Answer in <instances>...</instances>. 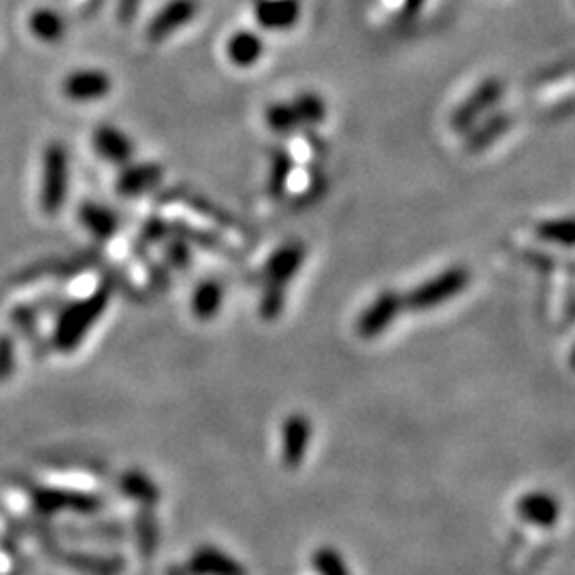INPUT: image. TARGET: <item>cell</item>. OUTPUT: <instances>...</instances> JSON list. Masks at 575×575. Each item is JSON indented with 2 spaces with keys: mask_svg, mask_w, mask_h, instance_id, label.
<instances>
[{
  "mask_svg": "<svg viewBox=\"0 0 575 575\" xmlns=\"http://www.w3.org/2000/svg\"><path fill=\"white\" fill-rule=\"evenodd\" d=\"M111 299V288L101 286L90 297L64 307L54 331V345L60 352H71L81 343L96 320L105 314Z\"/></svg>",
  "mask_w": 575,
  "mask_h": 575,
  "instance_id": "obj_1",
  "label": "cell"
},
{
  "mask_svg": "<svg viewBox=\"0 0 575 575\" xmlns=\"http://www.w3.org/2000/svg\"><path fill=\"white\" fill-rule=\"evenodd\" d=\"M41 192L39 207L45 216H56L62 211L69 196V152L62 143L54 141L43 150L41 160Z\"/></svg>",
  "mask_w": 575,
  "mask_h": 575,
  "instance_id": "obj_2",
  "label": "cell"
},
{
  "mask_svg": "<svg viewBox=\"0 0 575 575\" xmlns=\"http://www.w3.org/2000/svg\"><path fill=\"white\" fill-rule=\"evenodd\" d=\"M471 282V273L465 267H450L439 275L426 279L412 292L405 294L403 303L409 311H431L437 305L456 299Z\"/></svg>",
  "mask_w": 575,
  "mask_h": 575,
  "instance_id": "obj_3",
  "label": "cell"
},
{
  "mask_svg": "<svg viewBox=\"0 0 575 575\" xmlns=\"http://www.w3.org/2000/svg\"><path fill=\"white\" fill-rule=\"evenodd\" d=\"M505 94V84L499 77L482 79L475 90L450 115V128L454 133H467L484 115H490Z\"/></svg>",
  "mask_w": 575,
  "mask_h": 575,
  "instance_id": "obj_4",
  "label": "cell"
},
{
  "mask_svg": "<svg viewBox=\"0 0 575 575\" xmlns=\"http://www.w3.org/2000/svg\"><path fill=\"white\" fill-rule=\"evenodd\" d=\"M405 309L403 297L397 290H384L377 294L375 301L358 316L356 320V333L363 339H375L386 333L390 324L399 318Z\"/></svg>",
  "mask_w": 575,
  "mask_h": 575,
  "instance_id": "obj_5",
  "label": "cell"
},
{
  "mask_svg": "<svg viewBox=\"0 0 575 575\" xmlns=\"http://www.w3.org/2000/svg\"><path fill=\"white\" fill-rule=\"evenodd\" d=\"M32 503L41 514H56L71 509L77 514H96L103 507V499L86 492H73L62 488H37L32 490Z\"/></svg>",
  "mask_w": 575,
  "mask_h": 575,
  "instance_id": "obj_6",
  "label": "cell"
},
{
  "mask_svg": "<svg viewBox=\"0 0 575 575\" xmlns=\"http://www.w3.org/2000/svg\"><path fill=\"white\" fill-rule=\"evenodd\" d=\"M305 256L307 248L301 241H288L284 245H279L265 265V288L286 292L288 284L301 271Z\"/></svg>",
  "mask_w": 575,
  "mask_h": 575,
  "instance_id": "obj_7",
  "label": "cell"
},
{
  "mask_svg": "<svg viewBox=\"0 0 575 575\" xmlns=\"http://www.w3.org/2000/svg\"><path fill=\"white\" fill-rule=\"evenodd\" d=\"M196 13H199V3L196 0H171L169 5H164L154 20L147 26V39L152 43H162L169 39L175 30L188 26Z\"/></svg>",
  "mask_w": 575,
  "mask_h": 575,
  "instance_id": "obj_8",
  "label": "cell"
},
{
  "mask_svg": "<svg viewBox=\"0 0 575 575\" xmlns=\"http://www.w3.org/2000/svg\"><path fill=\"white\" fill-rule=\"evenodd\" d=\"M520 520L539 529H552L561 520V501L546 490H533L516 501Z\"/></svg>",
  "mask_w": 575,
  "mask_h": 575,
  "instance_id": "obj_9",
  "label": "cell"
},
{
  "mask_svg": "<svg viewBox=\"0 0 575 575\" xmlns=\"http://www.w3.org/2000/svg\"><path fill=\"white\" fill-rule=\"evenodd\" d=\"M92 147L105 162L115 167H126L135 156V143L118 126L101 124L92 133Z\"/></svg>",
  "mask_w": 575,
  "mask_h": 575,
  "instance_id": "obj_10",
  "label": "cell"
},
{
  "mask_svg": "<svg viewBox=\"0 0 575 575\" xmlns=\"http://www.w3.org/2000/svg\"><path fill=\"white\" fill-rule=\"evenodd\" d=\"M311 422L305 414H292L282 426V463L286 469H299L309 450Z\"/></svg>",
  "mask_w": 575,
  "mask_h": 575,
  "instance_id": "obj_11",
  "label": "cell"
},
{
  "mask_svg": "<svg viewBox=\"0 0 575 575\" xmlns=\"http://www.w3.org/2000/svg\"><path fill=\"white\" fill-rule=\"evenodd\" d=\"M111 88H113L111 77L105 71L98 69L73 71L62 84L64 96L71 98L75 103L98 101V98H105L111 92Z\"/></svg>",
  "mask_w": 575,
  "mask_h": 575,
  "instance_id": "obj_12",
  "label": "cell"
},
{
  "mask_svg": "<svg viewBox=\"0 0 575 575\" xmlns=\"http://www.w3.org/2000/svg\"><path fill=\"white\" fill-rule=\"evenodd\" d=\"M188 575H248L237 558L228 556L216 546L196 548L186 565Z\"/></svg>",
  "mask_w": 575,
  "mask_h": 575,
  "instance_id": "obj_13",
  "label": "cell"
},
{
  "mask_svg": "<svg viewBox=\"0 0 575 575\" xmlns=\"http://www.w3.org/2000/svg\"><path fill=\"white\" fill-rule=\"evenodd\" d=\"M164 175V169L156 162H139V164H128L118 175V188L120 196H141L145 192H150L160 184V179Z\"/></svg>",
  "mask_w": 575,
  "mask_h": 575,
  "instance_id": "obj_14",
  "label": "cell"
},
{
  "mask_svg": "<svg viewBox=\"0 0 575 575\" xmlns=\"http://www.w3.org/2000/svg\"><path fill=\"white\" fill-rule=\"evenodd\" d=\"M301 20V0H258L256 22L265 30H290Z\"/></svg>",
  "mask_w": 575,
  "mask_h": 575,
  "instance_id": "obj_15",
  "label": "cell"
},
{
  "mask_svg": "<svg viewBox=\"0 0 575 575\" xmlns=\"http://www.w3.org/2000/svg\"><path fill=\"white\" fill-rule=\"evenodd\" d=\"M512 124H514V118H512V113H507V111L486 115V120H480L473 128L467 130L469 133L467 143H465L467 152L478 154L486 150V147H490L497 139H501L507 130L512 128Z\"/></svg>",
  "mask_w": 575,
  "mask_h": 575,
  "instance_id": "obj_16",
  "label": "cell"
},
{
  "mask_svg": "<svg viewBox=\"0 0 575 575\" xmlns=\"http://www.w3.org/2000/svg\"><path fill=\"white\" fill-rule=\"evenodd\" d=\"M77 216H79L81 226H84L92 237L101 239V241L111 239L120 228L118 213L105 207L103 203H94V201L81 203Z\"/></svg>",
  "mask_w": 575,
  "mask_h": 575,
  "instance_id": "obj_17",
  "label": "cell"
},
{
  "mask_svg": "<svg viewBox=\"0 0 575 575\" xmlns=\"http://www.w3.org/2000/svg\"><path fill=\"white\" fill-rule=\"evenodd\" d=\"M226 56L235 67L248 69L265 56V41L252 30H239L226 43Z\"/></svg>",
  "mask_w": 575,
  "mask_h": 575,
  "instance_id": "obj_18",
  "label": "cell"
},
{
  "mask_svg": "<svg viewBox=\"0 0 575 575\" xmlns=\"http://www.w3.org/2000/svg\"><path fill=\"white\" fill-rule=\"evenodd\" d=\"M120 490L126 499L139 503L141 507L152 509L160 501L158 484L150 478V475L139 471V469H130V471L122 473Z\"/></svg>",
  "mask_w": 575,
  "mask_h": 575,
  "instance_id": "obj_19",
  "label": "cell"
},
{
  "mask_svg": "<svg viewBox=\"0 0 575 575\" xmlns=\"http://www.w3.org/2000/svg\"><path fill=\"white\" fill-rule=\"evenodd\" d=\"M222 303H224V286L218 279H205V282H201L192 292L190 299L192 316L199 318L201 322H207L220 314Z\"/></svg>",
  "mask_w": 575,
  "mask_h": 575,
  "instance_id": "obj_20",
  "label": "cell"
},
{
  "mask_svg": "<svg viewBox=\"0 0 575 575\" xmlns=\"http://www.w3.org/2000/svg\"><path fill=\"white\" fill-rule=\"evenodd\" d=\"M28 28L43 43H58L67 35V18L52 7H41L32 11Z\"/></svg>",
  "mask_w": 575,
  "mask_h": 575,
  "instance_id": "obj_21",
  "label": "cell"
},
{
  "mask_svg": "<svg viewBox=\"0 0 575 575\" xmlns=\"http://www.w3.org/2000/svg\"><path fill=\"white\" fill-rule=\"evenodd\" d=\"M294 171V160L288 150L284 147H277V150L271 152V173H269V182H267V192L271 199H282L286 194L290 175Z\"/></svg>",
  "mask_w": 575,
  "mask_h": 575,
  "instance_id": "obj_22",
  "label": "cell"
},
{
  "mask_svg": "<svg viewBox=\"0 0 575 575\" xmlns=\"http://www.w3.org/2000/svg\"><path fill=\"white\" fill-rule=\"evenodd\" d=\"M535 235L546 243L563 245V248H575V216L541 220L535 226Z\"/></svg>",
  "mask_w": 575,
  "mask_h": 575,
  "instance_id": "obj_23",
  "label": "cell"
},
{
  "mask_svg": "<svg viewBox=\"0 0 575 575\" xmlns=\"http://www.w3.org/2000/svg\"><path fill=\"white\" fill-rule=\"evenodd\" d=\"M67 563L86 575H118L122 571V558L118 556H92L69 554Z\"/></svg>",
  "mask_w": 575,
  "mask_h": 575,
  "instance_id": "obj_24",
  "label": "cell"
},
{
  "mask_svg": "<svg viewBox=\"0 0 575 575\" xmlns=\"http://www.w3.org/2000/svg\"><path fill=\"white\" fill-rule=\"evenodd\" d=\"M294 113L301 126H318L326 118V103L318 92H301L292 98Z\"/></svg>",
  "mask_w": 575,
  "mask_h": 575,
  "instance_id": "obj_25",
  "label": "cell"
},
{
  "mask_svg": "<svg viewBox=\"0 0 575 575\" xmlns=\"http://www.w3.org/2000/svg\"><path fill=\"white\" fill-rule=\"evenodd\" d=\"M265 120H267V124L273 130V133H277V135L292 133V130H297L301 126L297 113H294L292 103H273V105H269L267 113H265Z\"/></svg>",
  "mask_w": 575,
  "mask_h": 575,
  "instance_id": "obj_26",
  "label": "cell"
},
{
  "mask_svg": "<svg viewBox=\"0 0 575 575\" xmlns=\"http://www.w3.org/2000/svg\"><path fill=\"white\" fill-rule=\"evenodd\" d=\"M311 567L318 575H352V571L345 565L343 556L335 548H318L311 556Z\"/></svg>",
  "mask_w": 575,
  "mask_h": 575,
  "instance_id": "obj_27",
  "label": "cell"
},
{
  "mask_svg": "<svg viewBox=\"0 0 575 575\" xmlns=\"http://www.w3.org/2000/svg\"><path fill=\"white\" fill-rule=\"evenodd\" d=\"M135 527H137V539H139L141 552L143 554H152L156 550V546H158L160 531H158V522H156L150 507H141Z\"/></svg>",
  "mask_w": 575,
  "mask_h": 575,
  "instance_id": "obj_28",
  "label": "cell"
},
{
  "mask_svg": "<svg viewBox=\"0 0 575 575\" xmlns=\"http://www.w3.org/2000/svg\"><path fill=\"white\" fill-rule=\"evenodd\" d=\"M284 307H286V292L284 290H275V288L262 290L260 305H258V311H260L262 318L277 320L279 316L284 314Z\"/></svg>",
  "mask_w": 575,
  "mask_h": 575,
  "instance_id": "obj_29",
  "label": "cell"
},
{
  "mask_svg": "<svg viewBox=\"0 0 575 575\" xmlns=\"http://www.w3.org/2000/svg\"><path fill=\"white\" fill-rule=\"evenodd\" d=\"M15 367H18V354H15V343L9 335H0V384L9 382Z\"/></svg>",
  "mask_w": 575,
  "mask_h": 575,
  "instance_id": "obj_30",
  "label": "cell"
},
{
  "mask_svg": "<svg viewBox=\"0 0 575 575\" xmlns=\"http://www.w3.org/2000/svg\"><path fill=\"white\" fill-rule=\"evenodd\" d=\"M164 258H167L169 265L175 269H184L190 262V248L184 237H175L167 239V245H164Z\"/></svg>",
  "mask_w": 575,
  "mask_h": 575,
  "instance_id": "obj_31",
  "label": "cell"
},
{
  "mask_svg": "<svg viewBox=\"0 0 575 575\" xmlns=\"http://www.w3.org/2000/svg\"><path fill=\"white\" fill-rule=\"evenodd\" d=\"M171 233H173L171 224L154 218L150 222H145V226L141 230V239H143V243H160V241H167V237Z\"/></svg>",
  "mask_w": 575,
  "mask_h": 575,
  "instance_id": "obj_32",
  "label": "cell"
},
{
  "mask_svg": "<svg viewBox=\"0 0 575 575\" xmlns=\"http://www.w3.org/2000/svg\"><path fill=\"white\" fill-rule=\"evenodd\" d=\"M141 0H118V20L120 24H133L135 15L139 11Z\"/></svg>",
  "mask_w": 575,
  "mask_h": 575,
  "instance_id": "obj_33",
  "label": "cell"
},
{
  "mask_svg": "<svg viewBox=\"0 0 575 575\" xmlns=\"http://www.w3.org/2000/svg\"><path fill=\"white\" fill-rule=\"evenodd\" d=\"M426 0H403V5H401V13H403V18H414V15H418L422 11Z\"/></svg>",
  "mask_w": 575,
  "mask_h": 575,
  "instance_id": "obj_34",
  "label": "cell"
},
{
  "mask_svg": "<svg viewBox=\"0 0 575 575\" xmlns=\"http://www.w3.org/2000/svg\"><path fill=\"white\" fill-rule=\"evenodd\" d=\"M569 367L575 371V345H573L571 352H569Z\"/></svg>",
  "mask_w": 575,
  "mask_h": 575,
  "instance_id": "obj_35",
  "label": "cell"
}]
</instances>
